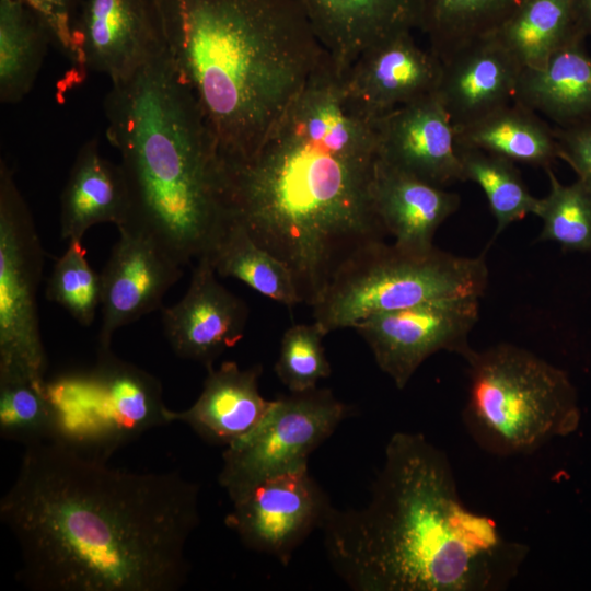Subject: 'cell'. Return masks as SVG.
Wrapping results in <instances>:
<instances>
[{"mask_svg":"<svg viewBox=\"0 0 591 591\" xmlns=\"http://www.w3.org/2000/svg\"><path fill=\"white\" fill-rule=\"evenodd\" d=\"M199 485L136 473L53 439L24 447L0 519L35 591H177L200 522Z\"/></svg>","mask_w":591,"mask_h":591,"instance_id":"6da1fadb","label":"cell"},{"mask_svg":"<svg viewBox=\"0 0 591 591\" xmlns=\"http://www.w3.org/2000/svg\"><path fill=\"white\" fill-rule=\"evenodd\" d=\"M344 74L327 55L251 155L221 158L229 218L290 268L311 306L387 235L371 193L375 120L350 100Z\"/></svg>","mask_w":591,"mask_h":591,"instance_id":"7a4b0ae2","label":"cell"},{"mask_svg":"<svg viewBox=\"0 0 591 591\" xmlns=\"http://www.w3.org/2000/svg\"><path fill=\"white\" fill-rule=\"evenodd\" d=\"M324 548L356 591H500L529 553L463 502L447 454L395 432L361 508L328 511Z\"/></svg>","mask_w":591,"mask_h":591,"instance_id":"3957f363","label":"cell"},{"mask_svg":"<svg viewBox=\"0 0 591 591\" xmlns=\"http://www.w3.org/2000/svg\"><path fill=\"white\" fill-rule=\"evenodd\" d=\"M173 69L224 160L251 155L327 53L296 0H152Z\"/></svg>","mask_w":591,"mask_h":591,"instance_id":"277c9868","label":"cell"},{"mask_svg":"<svg viewBox=\"0 0 591 591\" xmlns=\"http://www.w3.org/2000/svg\"><path fill=\"white\" fill-rule=\"evenodd\" d=\"M103 106L128 189L118 228L150 236L182 266L209 254L230 221L222 159L164 46L112 83Z\"/></svg>","mask_w":591,"mask_h":591,"instance_id":"5b68a950","label":"cell"},{"mask_svg":"<svg viewBox=\"0 0 591 591\" xmlns=\"http://www.w3.org/2000/svg\"><path fill=\"white\" fill-rule=\"evenodd\" d=\"M468 387L463 422L483 450L500 456L529 454L580 422L568 374L512 344L473 350L465 359Z\"/></svg>","mask_w":591,"mask_h":591,"instance_id":"8992f818","label":"cell"},{"mask_svg":"<svg viewBox=\"0 0 591 591\" xmlns=\"http://www.w3.org/2000/svg\"><path fill=\"white\" fill-rule=\"evenodd\" d=\"M484 255L457 256L434 245L415 251L384 241L349 259L313 305L325 334L379 313L452 297L480 298L488 286Z\"/></svg>","mask_w":591,"mask_h":591,"instance_id":"52a82bcc","label":"cell"},{"mask_svg":"<svg viewBox=\"0 0 591 591\" xmlns=\"http://www.w3.org/2000/svg\"><path fill=\"white\" fill-rule=\"evenodd\" d=\"M44 251L12 169L0 162V380L45 382L37 308Z\"/></svg>","mask_w":591,"mask_h":591,"instance_id":"ba28073f","label":"cell"},{"mask_svg":"<svg viewBox=\"0 0 591 591\" xmlns=\"http://www.w3.org/2000/svg\"><path fill=\"white\" fill-rule=\"evenodd\" d=\"M350 408L317 386L271 399L263 419L225 447L219 484L230 500L270 476L308 465Z\"/></svg>","mask_w":591,"mask_h":591,"instance_id":"9c48e42d","label":"cell"},{"mask_svg":"<svg viewBox=\"0 0 591 591\" xmlns=\"http://www.w3.org/2000/svg\"><path fill=\"white\" fill-rule=\"evenodd\" d=\"M479 315V298L452 297L372 315L352 328L370 347L379 368L403 390L433 354L474 350L468 335Z\"/></svg>","mask_w":591,"mask_h":591,"instance_id":"30bf717a","label":"cell"},{"mask_svg":"<svg viewBox=\"0 0 591 591\" xmlns=\"http://www.w3.org/2000/svg\"><path fill=\"white\" fill-rule=\"evenodd\" d=\"M225 524L248 549L288 566L333 507L308 465L260 480L231 499Z\"/></svg>","mask_w":591,"mask_h":591,"instance_id":"8fae6325","label":"cell"},{"mask_svg":"<svg viewBox=\"0 0 591 591\" xmlns=\"http://www.w3.org/2000/svg\"><path fill=\"white\" fill-rule=\"evenodd\" d=\"M74 40L77 82L89 71L125 80L164 46L152 0H81Z\"/></svg>","mask_w":591,"mask_h":591,"instance_id":"7c38bea8","label":"cell"},{"mask_svg":"<svg viewBox=\"0 0 591 591\" xmlns=\"http://www.w3.org/2000/svg\"><path fill=\"white\" fill-rule=\"evenodd\" d=\"M118 232L101 274L99 350L111 349L118 328L162 309L164 294L183 274V266L150 236L127 228Z\"/></svg>","mask_w":591,"mask_h":591,"instance_id":"4fadbf2b","label":"cell"},{"mask_svg":"<svg viewBox=\"0 0 591 591\" xmlns=\"http://www.w3.org/2000/svg\"><path fill=\"white\" fill-rule=\"evenodd\" d=\"M378 159L445 188L465 182L455 128L436 93L375 120Z\"/></svg>","mask_w":591,"mask_h":591,"instance_id":"5bb4252c","label":"cell"},{"mask_svg":"<svg viewBox=\"0 0 591 591\" xmlns=\"http://www.w3.org/2000/svg\"><path fill=\"white\" fill-rule=\"evenodd\" d=\"M216 274L209 256L199 257L183 299L161 309L172 350L206 368L243 338L248 316L246 304L225 289Z\"/></svg>","mask_w":591,"mask_h":591,"instance_id":"9a60e30c","label":"cell"},{"mask_svg":"<svg viewBox=\"0 0 591 591\" xmlns=\"http://www.w3.org/2000/svg\"><path fill=\"white\" fill-rule=\"evenodd\" d=\"M441 61L403 33L363 51L344 74L355 105L376 120L393 109L436 92Z\"/></svg>","mask_w":591,"mask_h":591,"instance_id":"2e32d148","label":"cell"},{"mask_svg":"<svg viewBox=\"0 0 591 591\" xmlns=\"http://www.w3.org/2000/svg\"><path fill=\"white\" fill-rule=\"evenodd\" d=\"M343 72L367 49L421 28L425 0H296Z\"/></svg>","mask_w":591,"mask_h":591,"instance_id":"e0dca14e","label":"cell"},{"mask_svg":"<svg viewBox=\"0 0 591 591\" xmlns=\"http://www.w3.org/2000/svg\"><path fill=\"white\" fill-rule=\"evenodd\" d=\"M521 71L513 57L489 36L441 62L434 93L459 128L513 102Z\"/></svg>","mask_w":591,"mask_h":591,"instance_id":"ac0fdd59","label":"cell"},{"mask_svg":"<svg viewBox=\"0 0 591 591\" xmlns=\"http://www.w3.org/2000/svg\"><path fill=\"white\" fill-rule=\"evenodd\" d=\"M207 371L197 401L182 412L169 409L167 418L188 425L208 442L227 447L257 426L271 401L259 392L260 364L241 369L236 362L225 361Z\"/></svg>","mask_w":591,"mask_h":591,"instance_id":"d6986e66","label":"cell"},{"mask_svg":"<svg viewBox=\"0 0 591 591\" xmlns=\"http://www.w3.org/2000/svg\"><path fill=\"white\" fill-rule=\"evenodd\" d=\"M94 402L115 450L144 431L170 424L161 383L147 371L99 350L88 371Z\"/></svg>","mask_w":591,"mask_h":591,"instance_id":"ffe728a7","label":"cell"},{"mask_svg":"<svg viewBox=\"0 0 591 591\" xmlns=\"http://www.w3.org/2000/svg\"><path fill=\"white\" fill-rule=\"evenodd\" d=\"M375 213L394 244L421 251L433 246L439 227L460 206V196L376 159L372 182Z\"/></svg>","mask_w":591,"mask_h":591,"instance_id":"44dd1931","label":"cell"},{"mask_svg":"<svg viewBox=\"0 0 591 591\" xmlns=\"http://www.w3.org/2000/svg\"><path fill=\"white\" fill-rule=\"evenodd\" d=\"M128 211V189L120 164L106 159L96 138L77 152L60 197V233L82 240L93 225H123Z\"/></svg>","mask_w":591,"mask_h":591,"instance_id":"7402d4cb","label":"cell"},{"mask_svg":"<svg viewBox=\"0 0 591 591\" xmlns=\"http://www.w3.org/2000/svg\"><path fill=\"white\" fill-rule=\"evenodd\" d=\"M584 38L555 51L538 69H522L514 102L541 113L556 126L591 117V56Z\"/></svg>","mask_w":591,"mask_h":591,"instance_id":"603a6c76","label":"cell"},{"mask_svg":"<svg viewBox=\"0 0 591 591\" xmlns=\"http://www.w3.org/2000/svg\"><path fill=\"white\" fill-rule=\"evenodd\" d=\"M455 138L457 146L544 169L558 159L554 128L537 113L514 101L455 128Z\"/></svg>","mask_w":591,"mask_h":591,"instance_id":"cb8c5ba5","label":"cell"},{"mask_svg":"<svg viewBox=\"0 0 591 591\" xmlns=\"http://www.w3.org/2000/svg\"><path fill=\"white\" fill-rule=\"evenodd\" d=\"M491 37L522 69H538L559 48L587 36L573 0H526Z\"/></svg>","mask_w":591,"mask_h":591,"instance_id":"d4e9b609","label":"cell"},{"mask_svg":"<svg viewBox=\"0 0 591 591\" xmlns=\"http://www.w3.org/2000/svg\"><path fill=\"white\" fill-rule=\"evenodd\" d=\"M51 33L23 0H0V101L21 102L32 90Z\"/></svg>","mask_w":591,"mask_h":591,"instance_id":"484cf974","label":"cell"},{"mask_svg":"<svg viewBox=\"0 0 591 591\" xmlns=\"http://www.w3.org/2000/svg\"><path fill=\"white\" fill-rule=\"evenodd\" d=\"M207 255L219 276L241 280L289 308L302 303L290 268L258 245L237 221L230 219Z\"/></svg>","mask_w":591,"mask_h":591,"instance_id":"4316f807","label":"cell"},{"mask_svg":"<svg viewBox=\"0 0 591 591\" xmlns=\"http://www.w3.org/2000/svg\"><path fill=\"white\" fill-rule=\"evenodd\" d=\"M526 0H425L421 30L442 62L457 50L491 36Z\"/></svg>","mask_w":591,"mask_h":591,"instance_id":"83f0119b","label":"cell"},{"mask_svg":"<svg viewBox=\"0 0 591 591\" xmlns=\"http://www.w3.org/2000/svg\"><path fill=\"white\" fill-rule=\"evenodd\" d=\"M457 150L465 182L476 183L487 198L496 219L495 237L534 213L538 198L530 194L514 162L476 148L457 146Z\"/></svg>","mask_w":591,"mask_h":591,"instance_id":"f1b7e54d","label":"cell"},{"mask_svg":"<svg viewBox=\"0 0 591 591\" xmlns=\"http://www.w3.org/2000/svg\"><path fill=\"white\" fill-rule=\"evenodd\" d=\"M544 170L549 192L538 198L533 213L543 222L538 240L558 243L564 251L591 253V189L579 179L564 185L552 167Z\"/></svg>","mask_w":591,"mask_h":591,"instance_id":"f546056e","label":"cell"},{"mask_svg":"<svg viewBox=\"0 0 591 591\" xmlns=\"http://www.w3.org/2000/svg\"><path fill=\"white\" fill-rule=\"evenodd\" d=\"M0 434L24 447L56 438V416L46 381L0 380Z\"/></svg>","mask_w":591,"mask_h":591,"instance_id":"4dcf8cb0","label":"cell"},{"mask_svg":"<svg viewBox=\"0 0 591 591\" xmlns=\"http://www.w3.org/2000/svg\"><path fill=\"white\" fill-rule=\"evenodd\" d=\"M101 275L89 265L81 240L69 241L54 265L46 298L63 308L79 324L90 326L101 304Z\"/></svg>","mask_w":591,"mask_h":591,"instance_id":"1f68e13d","label":"cell"},{"mask_svg":"<svg viewBox=\"0 0 591 591\" xmlns=\"http://www.w3.org/2000/svg\"><path fill=\"white\" fill-rule=\"evenodd\" d=\"M325 335L316 322L296 324L283 333L275 372L290 392L314 389L320 380L331 375L322 344Z\"/></svg>","mask_w":591,"mask_h":591,"instance_id":"d6a6232c","label":"cell"},{"mask_svg":"<svg viewBox=\"0 0 591 591\" xmlns=\"http://www.w3.org/2000/svg\"><path fill=\"white\" fill-rule=\"evenodd\" d=\"M47 25L54 44L71 62H78L74 22L81 0H23Z\"/></svg>","mask_w":591,"mask_h":591,"instance_id":"836d02e7","label":"cell"},{"mask_svg":"<svg viewBox=\"0 0 591 591\" xmlns=\"http://www.w3.org/2000/svg\"><path fill=\"white\" fill-rule=\"evenodd\" d=\"M558 158L567 162L579 181L591 189V117L581 121L554 127Z\"/></svg>","mask_w":591,"mask_h":591,"instance_id":"e575fe53","label":"cell"},{"mask_svg":"<svg viewBox=\"0 0 591 591\" xmlns=\"http://www.w3.org/2000/svg\"><path fill=\"white\" fill-rule=\"evenodd\" d=\"M577 22L582 33L591 35V0H573Z\"/></svg>","mask_w":591,"mask_h":591,"instance_id":"d590c367","label":"cell"}]
</instances>
